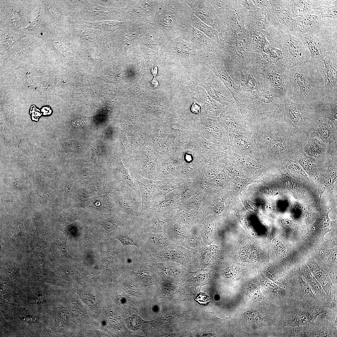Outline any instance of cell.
I'll use <instances>...</instances> for the list:
<instances>
[{
    "label": "cell",
    "mask_w": 337,
    "mask_h": 337,
    "mask_svg": "<svg viewBox=\"0 0 337 337\" xmlns=\"http://www.w3.org/2000/svg\"><path fill=\"white\" fill-rule=\"evenodd\" d=\"M261 88L288 99L290 69L277 61L252 75Z\"/></svg>",
    "instance_id": "obj_5"
},
{
    "label": "cell",
    "mask_w": 337,
    "mask_h": 337,
    "mask_svg": "<svg viewBox=\"0 0 337 337\" xmlns=\"http://www.w3.org/2000/svg\"><path fill=\"white\" fill-rule=\"evenodd\" d=\"M282 58L278 61L290 69L310 61V56L305 45L300 38L286 34L280 39Z\"/></svg>",
    "instance_id": "obj_7"
},
{
    "label": "cell",
    "mask_w": 337,
    "mask_h": 337,
    "mask_svg": "<svg viewBox=\"0 0 337 337\" xmlns=\"http://www.w3.org/2000/svg\"><path fill=\"white\" fill-rule=\"evenodd\" d=\"M217 120L229 134L253 136L254 127L242 114L235 102L223 107Z\"/></svg>",
    "instance_id": "obj_8"
},
{
    "label": "cell",
    "mask_w": 337,
    "mask_h": 337,
    "mask_svg": "<svg viewBox=\"0 0 337 337\" xmlns=\"http://www.w3.org/2000/svg\"><path fill=\"white\" fill-rule=\"evenodd\" d=\"M316 10L320 12L322 18L337 17V1L316 0Z\"/></svg>",
    "instance_id": "obj_27"
},
{
    "label": "cell",
    "mask_w": 337,
    "mask_h": 337,
    "mask_svg": "<svg viewBox=\"0 0 337 337\" xmlns=\"http://www.w3.org/2000/svg\"><path fill=\"white\" fill-rule=\"evenodd\" d=\"M270 56L276 59V61L280 60L282 58V52L281 49L272 47L269 52Z\"/></svg>",
    "instance_id": "obj_38"
},
{
    "label": "cell",
    "mask_w": 337,
    "mask_h": 337,
    "mask_svg": "<svg viewBox=\"0 0 337 337\" xmlns=\"http://www.w3.org/2000/svg\"><path fill=\"white\" fill-rule=\"evenodd\" d=\"M151 72L154 76V78L152 81V85H154L155 87H157L159 85V83L155 78V76L157 73V67H155L154 68H152L151 70Z\"/></svg>",
    "instance_id": "obj_46"
},
{
    "label": "cell",
    "mask_w": 337,
    "mask_h": 337,
    "mask_svg": "<svg viewBox=\"0 0 337 337\" xmlns=\"http://www.w3.org/2000/svg\"><path fill=\"white\" fill-rule=\"evenodd\" d=\"M174 197L172 195L164 197L161 196L152 200L150 211L159 213L170 209L174 205L175 199Z\"/></svg>",
    "instance_id": "obj_28"
},
{
    "label": "cell",
    "mask_w": 337,
    "mask_h": 337,
    "mask_svg": "<svg viewBox=\"0 0 337 337\" xmlns=\"http://www.w3.org/2000/svg\"><path fill=\"white\" fill-rule=\"evenodd\" d=\"M118 196L119 203L124 214L136 221L142 209L141 196L125 183L122 184Z\"/></svg>",
    "instance_id": "obj_15"
},
{
    "label": "cell",
    "mask_w": 337,
    "mask_h": 337,
    "mask_svg": "<svg viewBox=\"0 0 337 337\" xmlns=\"http://www.w3.org/2000/svg\"><path fill=\"white\" fill-rule=\"evenodd\" d=\"M192 33L194 38L201 42L207 43L208 40L207 37L200 31L193 27H191Z\"/></svg>",
    "instance_id": "obj_35"
},
{
    "label": "cell",
    "mask_w": 337,
    "mask_h": 337,
    "mask_svg": "<svg viewBox=\"0 0 337 337\" xmlns=\"http://www.w3.org/2000/svg\"><path fill=\"white\" fill-rule=\"evenodd\" d=\"M134 176L140 193L142 203L141 212L150 211V203L153 194L161 185L163 181L146 178L137 173Z\"/></svg>",
    "instance_id": "obj_20"
},
{
    "label": "cell",
    "mask_w": 337,
    "mask_h": 337,
    "mask_svg": "<svg viewBox=\"0 0 337 337\" xmlns=\"http://www.w3.org/2000/svg\"><path fill=\"white\" fill-rule=\"evenodd\" d=\"M126 322L128 327L133 330L139 329L144 323L148 322L135 315H132L129 317L126 320Z\"/></svg>",
    "instance_id": "obj_31"
},
{
    "label": "cell",
    "mask_w": 337,
    "mask_h": 337,
    "mask_svg": "<svg viewBox=\"0 0 337 337\" xmlns=\"http://www.w3.org/2000/svg\"><path fill=\"white\" fill-rule=\"evenodd\" d=\"M213 230V225L210 223H207L204 227V233L207 237L210 236L212 233Z\"/></svg>",
    "instance_id": "obj_42"
},
{
    "label": "cell",
    "mask_w": 337,
    "mask_h": 337,
    "mask_svg": "<svg viewBox=\"0 0 337 337\" xmlns=\"http://www.w3.org/2000/svg\"><path fill=\"white\" fill-rule=\"evenodd\" d=\"M195 24L198 28L209 37H212V30L203 22L199 21L195 17H194Z\"/></svg>",
    "instance_id": "obj_34"
},
{
    "label": "cell",
    "mask_w": 337,
    "mask_h": 337,
    "mask_svg": "<svg viewBox=\"0 0 337 337\" xmlns=\"http://www.w3.org/2000/svg\"><path fill=\"white\" fill-rule=\"evenodd\" d=\"M308 280L314 290L318 294L324 296L325 293L319 282L310 272L308 273Z\"/></svg>",
    "instance_id": "obj_32"
},
{
    "label": "cell",
    "mask_w": 337,
    "mask_h": 337,
    "mask_svg": "<svg viewBox=\"0 0 337 337\" xmlns=\"http://www.w3.org/2000/svg\"><path fill=\"white\" fill-rule=\"evenodd\" d=\"M205 64L220 78L231 92L237 106H242L244 103L242 88L241 85H236L233 81L218 56L213 54L208 55L205 60Z\"/></svg>",
    "instance_id": "obj_12"
},
{
    "label": "cell",
    "mask_w": 337,
    "mask_h": 337,
    "mask_svg": "<svg viewBox=\"0 0 337 337\" xmlns=\"http://www.w3.org/2000/svg\"><path fill=\"white\" fill-rule=\"evenodd\" d=\"M262 50L265 53L268 54L270 51V44L265 38H264L263 43Z\"/></svg>",
    "instance_id": "obj_45"
},
{
    "label": "cell",
    "mask_w": 337,
    "mask_h": 337,
    "mask_svg": "<svg viewBox=\"0 0 337 337\" xmlns=\"http://www.w3.org/2000/svg\"><path fill=\"white\" fill-rule=\"evenodd\" d=\"M232 164L227 166V169L232 175L235 176H239L240 173L239 170V169L235 165Z\"/></svg>",
    "instance_id": "obj_41"
},
{
    "label": "cell",
    "mask_w": 337,
    "mask_h": 337,
    "mask_svg": "<svg viewBox=\"0 0 337 337\" xmlns=\"http://www.w3.org/2000/svg\"><path fill=\"white\" fill-rule=\"evenodd\" d=\"M337 53L334 54L332 52L324 57L323 62H314L324 79L326 95L337 96Z\"/></svg>",
    "instance_id": "obj_13"
},
{
    "label": "cell",
    "mask_w": 337,
    "mask_h": 337,
    "mask_svg": "<svg viewBox=\"0 0 337 337\" xmlns=\"http://www.w3.org/2000/svg\"><path fill=\"white\" fill-rule=\"evenodd\" d=\"M135 223L139 234L159 233L168 225L159 212L150 211L141 212Z\"/></svg>",
    "instance_id": "obj_18"
},
{
    "label": "cell",
    "mask_w": 337,
    "mask_h": 337,
    "mask_svg": "<svg viewBox=\"0 0 337 337\" xmlns=\"http://www.w3.org/2000/svg\"><path fill=\"white\" fill-rule=\"evenodd\" d=\"M284 110L281 112L283 121L288 128L298 138L304 147L310 137L309 114L310 106L295 103L284 98Z\"/></svg>",
    "instance_id": "obj_3"
},
{
    "label": "cell",
    "mask_w": 337,
    "mask_h": 337,
    "mask_svg": "<svg viewBox=\"0 0 337 337\" xmlns=\"http://www.w3.org/2000/svg\"><path fill=\"white\" fill-rule=\"evenodd\" d=\"M337 96L326 95L311 106L310 111L331 121L337 120Z\"/></svg>",
    "instance_id": "obj_21"
},
{
    "label": "cell",
    "mask_w": 337,
    "mask_h": 337,
    "mask_svg": "<svg viewBox=\"0 0 337 337\" xmlns=\"http://www.w3.org/2000/svg\"><path fill=\"white\" fill-rule=\"evenodd\" d=\"M224 205L223 202H220L218 203L214 207L213 210L217 213H220L223 210Z\"/></svg>",
    "instance_id": "obj_44"
},
{
    "label": "cell",
    "mask_w": 337,
    "mask_h": 337,
    "mask_svg": "<svg viewBox=\"0 0 337 337\" xmlns=\"http://www.w3.org/2000/svg\"><path fill=\"white\" fill-rule=\"evenodd\" d=\"M323 312V310L318 306L301 309L291 315L286 324L292 326L309 325Z\"/></svg>",
    "instance_id": "obj_23"
},
{
    "label": "cell",
    "mask_w": 337,
    "mask_h": 337,
    "mask_svg": "<svg viewBox=\"0 0 337 337\" xmlns=\"http://www.w3.org/2000/svg\"><path fill=\"white\" fill-rule=\"evenodd\" d=\"M267 12L269 34L276 42L294 31L295 18L289 0L270 1Z\"/></svg>",
    "instance_id": "obj_4"
},
{
    "label": "cell",
    "mask_w": 337,
    "mask_h": 337,
    "mask_svg": "<svg viewBox=\"0 0 337 337\" xmlns=\"http://www.w3.org/2000/svg\"><path fill=\"white\" fill-rule=\"evenodd\" d=\"M226 178V175L222 173H219L216 177L215 180L216 181H222L225 180Z\"/></svg>",
    "instance_id": "obj_47"
},
{
    "label": "cell",
    "mask_w": 337,
    "mask_h": 337,
    "mask_svg": "<svg viewBox=\"0 0 337 337\" xmlns=\"http://www.w3.org/2000/svg\"><path fill=\"white\" fill-rule=\"evenodd\" d=\"M303 150L307 155L320 161L325 160L330 154L337 153V149H332L316 137H310Z\"/></svg>",
    "instance_id": "obj_22"
},
{
    "label": "cell",
    "mask_w": 337,
    "mask_h": 337,
    "mask_svg": "<svg viewBox=\"0 0 337 337\" xmlns=\"http://www.w3.org/2000/svg\"><path fill=\"white\" fill-rule=\"evenodd\" d=\"M288 99L311 106L325 97V82L320 72L310 61L290 69Z\"/></svg>",
    "instance_id": "obj_2"
},
{
    "label": "cell",
    "mask_w": 337,
    "mask_h": 337,
    "mask_svg": "<svg viewBox=\"0 0 337 337\" xmlns=\"http://www.w3.org/2000/svg\"><path fill=\"white\" fill-rule=\"evenodd\" d=\"M281 223L284 225L289 226L291 225V222L289 220L283 219L281 220Z\"/></svg>",
    "instance_id": "obj_48"
},
{
    "label": "cell",
    "mask_w": 337,
    "mask_h": 337,
    "mask_svg": "<svg viewBox=\"0 0 337 337\" xmlns=\"http://www.w3.org/2000/svg\"><path fill=\"white\" fill-rule=\"evenodd\" d=\"M193 128L208 141L221 147L224 150L230 145L229 134L217 121L199 116L194 119Z\"/></svg>",
    "instance_id": "obj_9"
},
{
    "label": "cell",
    "mask_w": 337,
    "mask_h": 337,
    "mask_svg": "<svg viewBox=\"0 0 337 337\" xmlns=\"http://www.w3.org/2000/svg\"><path fill=\"white\" fill-rule=\"evenodd\" d=\"M230 145L227 149L240 155L256 161L263 159L260 149L253 136L229 134Z\"/></svg>",
    "instance_id": "obj_14"
},
{
    "label": "cell",
    "mask_w": 337,
    "mask_h": 337,
    "mask_svg": "<svg viewBox=\"0 0 337 337\" xmlns=\"http://www.w3.org/2000/svg\"><path fill=\"white\" fill-rule=\"evenodd\" d=\"M253 137L265 161L285 162L304 147L278 112L256 115Z\"/></svg>",
    "instance_id": "obj_1"
},
{
    "label": "cell",
    "mask_w": 337,
    "mask_h": 337,
    "mask_svg": "<svg viewBox=\"0 0 337 337\" xmlns=\"http://www.w3.org/2000/svg\"><path fill=\"white\" fill-rule=\"evenodd\" d=\"M164 183V181H163L161 185L159 187L154 193L152 198V200H154L157 198L165 195L175 188V185L173 183Z\"/></svg>",
    "instance_id": "obj_30"
},
{
    "label": "cell",
    "mask_w": 337,
    "mask_h": 337,
    "mask_svg": "<svg viewBox=\"0 0 337 337\" xmlns=\"http://www.w3.org/2000/svg\"><path fill=\"white\" fill-rule=\"evenodd\" d=\"M210 298L208 295L205 293H199L195 299L196 301L201 305H206L208 304Z\"/></svg>",
    "instance_id": "obj_36"
},
{
    "label": "cell",
    "mask_w": 337,
    "mask_h": 337,
    "mask_svg": "<svg viewBox=\"0 0 337 337\" xmlns=\"http://www.w3.org/2000/svg\"><path fill=\"white\" fill-rule=\"evenodd\" d=\"M242 87L246 106L256 115L274 113L284 108L283 97L262 88L250 91Z\"/></svg>",
    "instance_id": "obj_6"
},
{
    "label": "cell",
    "mask_w": 337,
    "mask_h": 337,
    "mask_svg": "<svg viewBox=\"0 0 337 337\" xmlns=\"http://www.w3.org/2000/svg\"><path fill=\"white\" fill-rule=\"evenodd\" d=\"M189 94L200 106L201 117L217 119L223 107L221 104L213 99L205 89L198 85Z\"/></svg>",
    "instance_id": "obj_17"
},
{
    "label": "cell",
    "mask_w": 337,
    "mask_h": 337,
    "mask_svg": "<svg viewBox=\"0 0 337 337\" xmlns=\"http://www.w3.org/2000/svg\"><path fill=\"white\" fill-rule=\"evenodd\" d=\"M300 288L303 293L308 297L314 298L315 297L311 288L305 282L301 281L300 283Z\"/></svg>",
    "instance_id": "obj_37"
},
{
    "label": "cell",
    "mask_w": 337,
    "mask_h": 337,
    "mask_svg": "<svg viewBox=\"0 0 337 337\" xmlns=\"http://www.w3.org/2000/svg\"><path fill=\"white\" fill-rule=\"evenodd\" d=\"M309 118L310 137L318 138L329 146L337 147V120L331 121L311 111Z\"/></svg>",
    "instance_id": "obj_10"
},
{
    "label": "cell",
    "mask_w": 337,
    "mask_h": 337,
    "mask_svg": "<svg viewBox=\"0 0 337 337\" xmlns=\"http://www.w3.org/2000/svg\"><path fill=\"white\" fill-rule=\"evenodd\" d=\"M299 38L310 52V61L323 62L322 60L324 57L328 54L333 52L323 40L317 37L310 32L301 34Z\"/></svg>",
    "instance_id": "obj_19"
},
{
    "label": "cell",
    "mask_w": 337,
    "mask_h": 337,
    "mask_svg": "<svg viewBox=\"0 0 337 337\" xmlns=\"http://www.w3.org/2000/svg\"><path fill=\"white\" fill-rule=\"evenodd\" d=\"M162 255L164 258L170 260L174 259L175 257V252L171 249L163 252Z\"/></svg>",
    "instance_id": "obj_40"
},
{
    "label": "cell",
    "mask_w": 337,
    "mask_h": 337,
    "mask_svg": "<svg viewBox=\"0 0 337 337\" xmlns=\"http://www.w3.org/2000/svg\"><path fill=\"white\" fill-rule=\"evenodd\" d=\"M258 312L256 311H247L244 314L245 319L248 320H253L256 319L258 315Z\"/></svg>",
    "instance_id": "obj_39"
},
{
    "label": "cell",
    "mask_w": 337,
    "mask_h": 337,
    "mask_svg": "<svg viewBox=\"0 0 337 337\" xmlns=\"http://www.w3.org/2000/svg\"><path fill=\"white\" fill-rule=\"evenodd\" d=\"M322 17L318 10H314L302 16L295 18L294 22V31L301 34L310 32V30L318 26Z\"/></svg>",
    "instance_id": "obj_24"
},
{
    "label": "cell",
    "mask_w": 337,
    "mask_h": 337,
    "mask_svg": "<svg viewBox=\"0 0 337 337\" xmlns=\"http://www.w3.org/2000/svg\"><path fill=\"white\" fill-rule=\"evenodd\" d=\"M291 10L295 18L316 10V0H289Z\"/></svg>",
    "instance_id": "obj_25"
},
{
    "label": "cell",
    "mask_w": 337,
    "mask_h": 337,
    "mask_svg": "<svg viewBox=\"0 0 337 337\" xmlns=\"http://www.w3.org/2000/svg\"><path fill=\"white\" fill-rule=\"evenodd\" d=\"M291 159L298 162L309 174L314 173L316 171L317 159L307 155L303 149L299 151Z\"/></svg>",
    "instance_id": "obj_26"
},
{
    "label": "cell",
    "mask_w": 337,
    "mask_h": 337,
    "mask_svg": "<svg viewBox=\"0 0 337 337\" xmlns=\"http://www.w3.org/2000/svg\"><path fill=\"white\" fill-rule=\"evenodd\" d=\"M274 244L276 249L281 253L284 254L285 252V249L284 246L278 240L275 239L274 241Z\"/></svg>",
    "instance_id": "obj_43"
},
{
    "label": "cell",
    "mask_w": 337,
    "mask_h": 337,
    "mask_svg": "<svg viewBox=\"0 0 337 337\" xmlns=\"http://www.w3.org/2000/svg\"><path fill=\"white\" fill-rule=\"evenodd\" d=\"M314 274L325 293L328 295H330L332 292V288L326 275L319 269L315 270Z\"/></svg>",
    "instance_id": "obj_29"
},
{
    "label": "cell",
    "mask_w": 337,
    "mask_h": 337,
    "mask_svg": "<svg viewBox=\"0 0 337 337\" xmlns=\"http://www.w3.org/2000/svg\"><path fill=\"white\" fill-rule=\"evenodd\" d=\"M240 85L244 87L250 91L261 88L253 76L250 74H248L246 82L244 83H241Z\"/></svg>",
    "instance_id": "obj_33"
},
{
    "label": "cell",
    "mask_w": 337,
    "mask_h": 337,
    "mask_svg": "<svg viewBox=\"0 0 337 337\" xmlns=\"http://www.w3.org/2000/svg\"><path fill=\"white\" fill-rule=\"evenodd\" d=\"M212 72L205 64L191 69L179 70L176 82L177 94H190Z\"/></svg>",
    "instance_id": "obj_11"
},
{
    "label": "cell",
    "mask_w": 337,
    "mask_h": 337,
    "mask_svg": "<svg viewBox=\"0 0 337 337\" xmlns=\"http://www.w3.org/2000/svg\"><path fill=\"white\" fill-rule=\"evenodd\" d=\"M199 85L205 89L208 94L221 104L223 107L235 103L231 92L213 71L207 78L201 82Z\"/></svg>",
    "instance_id": "obj_16"
}]
</instances>
